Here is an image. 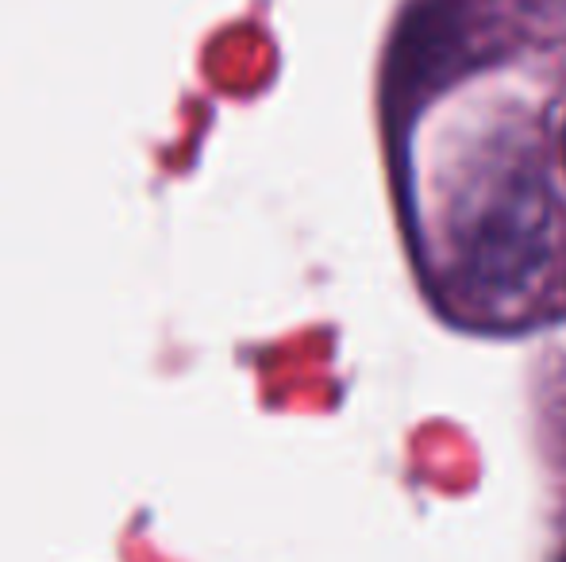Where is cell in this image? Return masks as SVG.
<instances>
[{
    "instance_id": "3957f363",
    "label": "cell",
    "mask_w": 566,
    "mask_h": 562,
    "mask_svg": "<svg viewBox=\"0 0 566 562\" xmlns=\"http://www.w3.org/2000/svg\"><path fill=\"white\" fill-rule=\"evenodd\" d=\"M563 562H566V559H563Z\"/></svg>"
},
{
    "instance_id": "6da1fadb",
    "label": "cell",
    "mask_w": 566,
    "mask_h": 562,
    "mask_svg": "<svg viewBox=\"0 0 566 562\" xmlns=\"http://www.w3.org/2000/svg\"><path fill=\"white\" fill-rule=\"evenodd\" d=\"M559 255V209L536 173L513 166L454 209L451 278L470 305L490 312L528 305Z\"/></svg>"
},
{
    "instance_id": "7a4b0ae2",
    "label": "cell",
    "mask_w": 566,
    "mask_h": 562,
    "mask_svg": "<svg viewBox=\"0 0 566 562\" xmlns=\"http://www.w3.org/2000/svg\"><path fill=\"white\" fill-rule=\"evenodd\" d=\"M563 150H566V136H563Z\"/></svg>"
}]
</instances>
